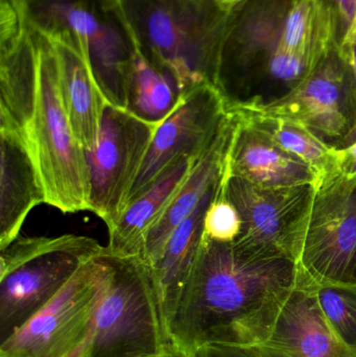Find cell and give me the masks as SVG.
<instances>
[{
  "label": "cell",
  "instance_id": "obj_29",
  "mask_svg": "<svg viewBox=\"0 0 356 357\" xmlns=\"http://www.w3.org/2000/svg\"><path fill=\"white\" fill-rule=\"evenodd\" d=\"M156 357H194V354L189 352L183 351V350L178 349L177 347L171 348L167 354Z\"/></svg>",
  "mask_w": 356,
  "mask_h": 357
},
{
  "label": "cell",
  "instance_id": "obj_20",
  "mask_svg": "<svg viewBox=\"0 0 356 357\" xmlns=\"http://www.w3.org/2000/svg\"><path fill=\"white\" fill-rule=\"evenodd\" d=\"M221 184L173 230L158 262L152 268L169 324L200 251L205 214Z\"/></svg>",
  "mask_w": 356,
  "mask_h": 357
},
{
  "label": "cell",
  "instance_id": "obj_22",
  "mask_svg": "<svg viewBox=\"0 0 356 357\" xmlns=\"http://www.w3.org/2000/svg\"><path fill=\"white\" fill-rule=\"evenodd\" d=\"M182 93L179 81L171 71L137 52L127 110L144 121L160 125L175 110Z\"/></svg>",
  "mask_w": 356,
  "mask_h": 357
},
{
  "label": "cell",
  "instance_id": "obj_6",
  "mask_svg": "<svg viewBox=\"0 0 356 357\" xmlns=\"http://www.w3.org/2000/svg\"><path fill=\"white\" fill-rule=\"evenodd\" d=\"M83 235L24 237L0 250V342L39 312L102 251Z\"/></svg>",
  "mask_w": 356,
  "mask_h": 357
},
{
  "label": "cell",
  "instance_id": "obj_18",
  "mask_svg": "<svg viewBox=\"0 0 356 357\" xmlns=\"http://www.w3.org/2000/svg\"><path fill=\"white\" fill-rule=\"evenodd\" d=\"M54 44L63 106L77 142L85 152L98 142L108 102L98 88L87 62L62 44Z\"/></svg>",
  "mask_w": 356,
  "mask_h": 357
},
{
  "label": "cell",
  "instance_id": "obj_1",
  "mask_svg": "<svg viewBox=\"0 0 356 357\" xmlns=\"http://www.w3.org/2000/svg\"><path fill=\"white\" fill-rule=\"evenodd\" d=\"M298 264L259 257L203 236L169 333L194 354L209 344L257 347L271 335L297 285Z\"/></svg>",
  "mask_w": 356,
  "mask_h": 357
},
{
  "label": "cell",
  "instance_id": "obj_7",
  "mask_svg": "<svg viewBox=\"0 0 356 357\" xmlns=\"http://www.w3.org/2000/svg\"><path fill=\"white\" fill-rule=\"evenodd\" d=\"M112 272L104 247L31 320L6 337L0 357H84Z\"/></svg>",
  "mask_w": 356,
  "mask_h": 357
},
{
  "label": "cell",
  "instance_id": "obj_4",
  "mask_svg": "<svg viewBox=\"0 0 356 357\" xmlns=\"http://www.w3.org/2000/svg\"><path fill=\"white\" fill-rule=\"evenodd\" d=\"M108 251V250H107ZM110 254V278L84 357H156L175 347L152 266Z\"/></svg>",
  "mask_w": 356,
  "mask_h": 357
},
{
  "label": "cell",
  "instance_id": "obj_26",
  "mask_svg": "<svg viewBox=\"0 0 356 357\" xmlns=\"http://www.w3.org/2000/svg\"><path fill=\"white\" fill-rule=\"evenodd\" d=\"M194 357H261L257 347L248 346L209 344L202 346L194 354Z\"/></svg>",
  "mask_w": 356,
  "mask_h": 357
},
{
  "label": "cell",
  "instance_id": "obj_14",
  "mask_svg": "<svg viewBox=\"0 0 356 357\" xmlns=\"http://www.w3.org/2000/svg\"><path fill=\"white\" fill-rule=\"evenodd\" d=\"M257 348L261 357H356L326 322L315 285L299 270L292 296L271 335Z\"/></svg>",
  "mask_w": 356,
  "mask_h": 357
},
{
  "label": "cell",
  "instance_id": "obj_15",
  "mask_svg": "<svg viewBox=\"0 0 356 357\" xmlns=\"http://www.w3.org/2000/svg\"><path fill=\"white\" fill-rule=\"evenodd\" d=\"M0 250L20 235L29 212L46 204L37 161L22 130L0 119Z\"/></svg>",
  "mask_w": 356,
  "mask_h": 357
},
{
  "label": "cell",
  "instance_id": "obj_24",
  "mask_svg": "<svg viewBox=\"0 0 356 357\" xmlns=\"http://www.w3.org/2000/svg\"><path fill=\"white\" fill-rule=\"evenodd\" d=\"M227 172V171H226ZM225 178L205 214L203 236L217 243H233L242 232V218L225 192Z\"/></svg>",
  "mask_w": 356,
  "mask_h": 357
},
{
  "label": "cell",
  "instance_id": "obj_27",
  "mask_svg": "<svg viewBox=\"0 0 356 357\" xmlns=\"http://www.w3.org/2000/svg\"><path fill=\"white\" fill-rule=\"evenodd\" d=\"M341 54L344 56L345 60L349 63L351 68H353V75H355L356 85V22L355 26L353 27L348 35L344 38L342 43L338 46ZM356 142V114L355 123L351 128L346 137L340 142V146L338 148H345V146H350L351 144Z\"/></svg>",
  "mask_w": 356,
  "mask_h": 357
},
{
  "label": "cell",
  "instance_id": "obj_21",
  "mask_svg": "<svg viewBox=\"0 0 356 357\" xmlns=\"http://www.w3.org/2000/svg\"><path fill=\"white\" fill-rule=\"evenodd\" d=\"M231 110L250 121L276 146L305 163L315 175V189L341 177L338 146H330L311 130L284 121L251 119L234 109Z\"/></svg>",
  "mask_w": 356,
  "mask_h": 357
},
{
  "label": "cell",
  "instance_id": "obj_10",
  "mask_svg": "<svg viewBox=\"0 0 356 357\" xmlns=\"http://www.w3.org/2000/svg\"><path fill=\"white\" fill-rule=\"evenodd\" d=\"M159 125L125 109L107 105L98 142L86 153L90 175L89 211L108 230L127 209L130 192L139 175Z\"/></svg>",
  "mask_w": 356,
  "mask_h": 357
},
{
  "label": "cell",
  "instance_id": "obj_30",
  "mask_svg": "<svg viewBox=\"0 0 356 357\" xmlns=\"http://www.w3.org/2000/svg\"><path fill=\"white\" fill-rule=\"evenodd\" d=\"M222 6H226V8H231L232 6L238 4V2L242 1V0H217Z\"/></svg>",
  "mask_w": 356,
  "mask_h": 357
},
{
  "label": "cell",
  "instance_id": "obj_28",
  "mask_svg": "<svg viewBox=\"0 0 356 357\" xmlns=\"http://www.w3.org/2000/svg\"><path fill=\"white\" fill-rule=\"evenodd\" d=\"M339 152L341 176L356 182V142L345 148H339Z\"/></svg>",
  "mask_w": 356,
  "mask_h": 357
},
{
  "label": "cell",
  "instance_id": "obj_17",
  "mask_svg": "<svg viewBox=\"0 0 356 357\" xmlns=\"http://www.w3.org/2000/svg\"><path fill=\"white\" fill-rule=\"evenodd\" d=\"M229 110L235 119L228 156L230 176L265 188L316 186L315 175L305 163L276 146L250 121Z\"/></svg>",
  "mask_w": 356,
  "mask_h": 357
},
{
  "label": "cell",
  "instance_id": "obj_23",
  "mask_svg": "<svg viewBox=\"0 0 356 357\" xmlns=\"http://www.w3.org/2000/svg\"><path fill=\"white\" fill-rule=\"evenodd\" d=\"M315 291L326 322L356 356V287L315 285Z\"/></svg>",
  "mask_w": 356,
  "mask_h": 357
},
{
  "label": "cell",
  "instance_id": "obj_8",
  "mask_svg": "<svg viewBox=\"0 0 356 357\" xmlns=\"http://www.w3.org/2000/svg\"><path fill=\"white\" fill-rule=\"evenodd\" d=\"M229 108L251 119L301 126L324 140L341 142L355 123V75L336 46L304 81L281 98L263 102L254 96Z\"/></svg>",
  "mask_w": 356,
  "mask_h": 357
},
{
  "label": "cell",
  "instance_id": "obj_2",
  "mask_svg": "<svg viewBox=\"0 0 356 357\" xmlns=\"http://www.w3.org/2000/svg\"><path fill=\"white\" fill-rule=\"evenodd\" d=\"M136 50L171 71L185 92L217 87L230 8L217 0H116Z\"/></svg>",
  "mask_w": 356,
  "mask_h": 357
},
{
  "label": "cell",
  "instance_id": "obj_9",
  "mask_svg": "<svg viewBox=\"0 0 356 357\" xmlns=\"http://www.w3.org/2000/svg\"><path fill=\"white\" fill-rule=\"evenodd\" d=\"M225 192L242 218V232L232 243L236 249L298 264L315 199L313 185L265 188L226 172Z\"/></svg>",
  "mask_w": 356,
  "mask_h": 357
},
{
  "label": "cell",
  "instance_id": "obj_19",
  "mask_svg": "<svg viewBox=\"0 0 356 357\" xmlns=\"http://www.w3.org/2000/svg\"><path fill=\"white\" fill-rule=\"evenodd\" d=\"M196 160L179 159L148 191L127 206L117 224L108 230V252L116 256L141 255L146 234L160 218Z\"/></svg>",
  "mask_w": 356,
  "mask_h": 357
},
{
  "label": "cell",
  "instance_id": "obj_13",
  "mask_svg": "<svg viewBox=\"0 0 356 357\" xmlns=\"http://www.w3.org/2000/svg\"><path fill=\"white\" fill-rule=\"evenodd\" d=\"M0 15V119L25 133L37 105V47L15 0H1Z\"/></svg>",
  "mask_w": 356,
  "mask_h": 357
},
{
  "label": "cell",
  "instance_id": "obj_25",
  "mask_svg": "<svg viewBox=\"0 0 356 357\" xmlns=\"http://www.w3.org/2000/svg\"><path fill=\"white\" fill-rule=\"evenodd\" d=\"M334 15L338 46L348 35L356 22V0H323Z\"/></svg>",
  "mask_w": 356,
  "mask_h": 357
},
{
  "label": "cell",
  "instance_id": "obj_16",
  "mask_svg": "<svg viewBox=\"0 0 356 357\" xmlns=\"http://www.w3.org/2000/svg\"><path fill=\"white\" fill-rule=\"evenodd\" d=\"M234 130L235 119L229 110L215 142L196 161L160 218L146 234L144 251L140 256L152 268L158 262L173 230L196 210L205 197L215 190L225 177Z\"/></svg>",
  "mask_w": 356,
  "mask_h": 357
},
{
  "label": "cell",
  "instance_id": "obj_3",
  "mask_svg": "<svg viewBox=\"0 0 356 357\" xmlns=\"http://www.w3.org/2000/svg\"><path fill=\"white\" fill-rule=\"evenodd\" d=\"M31 31L75 50L111 106L127 108L135 43L116 0H15Z\"/></svg>",
  "mask_w": 356,
  "mask_h": 357
},
{
  "label": "cell",
  "instance_id": "obj_12",
  "mask_svg": "<svg viewBox=\"0 0 356 357\" xmlns=\"http://www.w3.org/2000/svg\"><path fill=\"white\" fill-rule=\"evenodd\" d=\"M228 113L227 100L215 85L204 84L183 92L175 110L155 132L127 207L179 159L200 158L215 142Z\"/></svg>",
  "mask_w": 356,
  "mask_h": 357
},
{
  "label": "cell",
  "instance_id": "obj_11",
  "mask_svg": "<svg viewBox=\"0 0 356 357\" xmlns=\"http://www.w3.org/2000/svg\"><path fill=\"white\" fill-rule=\"evenodd\" d=\"M315 285L356 287V182L344 177L316 189L298 260Z\"/></svg>",
  "mask_w": 356,
  "mask_h": 357
},
{
  "label": "cell",
  "instance_id": "obj_5",
  "mask_svg": "<svg viewBox=\"0 0 356 357\" xmlns=\"http://www.w3.org/2000/svg\"><path fill=\"white\" fill-rule=\"evenodd\" d=\"M31 31L38 52V96L25 135L43 181L46 204L63 213L89 210L87 155L63 106L54 44Z\"/></svg>",
  "mask_w": 356,
  "mask_h": 357
}]
</instances>
